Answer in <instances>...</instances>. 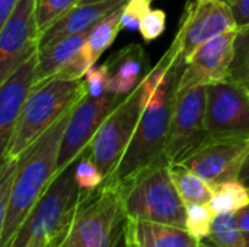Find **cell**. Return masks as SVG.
Wrapping results in <instances>:
<instances>
[{"mask_svg": "<svg viewBox=\"0 0 249 247\" xmlns=\"http://www.w3.org/2000/svg\"><path fill=\"white\" fill-rule=\"evenodd\" d=\"M71 111L73 108L18 156V175L12 201L6 217L0 221V247H9L29 213L58 173L61 140Z\"/></svg>", "mask_w": 249, "mask_h": 247, "instance_id": "1", "label": "cell"}, {"mask_svg": "<svg viewBox=\"0 0 249 247\" xmlns=\"http://www.w3.org/2000/svg\"><path fill=\"white\" fill-rule=\"evenodd\" d=\"M182 66L179 60L156 87L120 165L104 183L123 186L152 166L166 162L165 147Z\"/></svg>", "mask_w": 249, "mask_h": 247, "instance_id": "2", "label": "cell"}, {"mask_svg": "<svg viewBox=\"0 0 249 247\" xmlns=\"http://www.w3.org/2000/svg\"><path fill=\"white\" fill-rule=\"evenodd\" d=\"M77 160L58 172L9 247H58L70 231L83 192L74 178Z\"/></svg>", "mask_w": 249, "mask_h": 247, "instance_id": "3", "label": "cell"}, {"mask_svg": "<svg viewBox=\"0 0 249 247\" xmlns=\"http://www.w3.org/2000/svg\"><path fill=\"white\" fill-rule=\"evenodd\" d=\"M86 93L82 80H63L58 77L36 83L20 112L1 160L20 156L34 141L51 128Z\"/></svg>", "mask_w": 249, "mask_h": 247, "instance_id": "4", "label": "cell"}, {"mask_svg": "<svg viewBox=\"0 0 249 247\" xmlns=\"http://www.w3.org/2000/svg\"><path fill=\"white\" fill-rule=\"evenodd\" d=\"M118 188L125 220L152 221L185 229L187 207L172 181L168 162L152 166Z\"/></svg>", "mask_w": 249, "mask_h": 247, "instance_id": "5", "label": "cell"}, {"mask_svg": "<svg viewBox=\"0 0 249 247\" xmlns=\"http://www.w3.org/2000/svg\"><path fill=\"white\" fill-rule=\"evenodd\" d=\"M155 90L156 89L143 79V82L114 108L95 134L89 146V156L105 176V181L111 178L120 165Z\"/></svg>", "mask_w": 249, "mask_h": 247, "instance_id": "6", "label": "cell"}, {"mask_svg": "<svg viewBox=\"0 0 249 247\" xmlns=\"http://www.w3.org/2000/svg\"><path fill=\"white\" fill-rule=\"evenodd\" d=\"M124 223L120 188L104 183L93 192H83L71 229L82 247H115Z\"/></svg>", "mask_w": 249, "mask_h": 247, "instance_id": "7", "label": "cell"}, {"mask_svg": "<svg viewBox=\"0 0 249 247\" xmlns=\"http://www.w3.org/2000/svg\"><path fill=\"white\" fill-rule=\"evenodd\" d=\"M207 89L209 86H196L177 92L165 147L169 165L182 163L210 141L206 125Z\"/></svg>", "mask_w": 249, "mask_h": 247, "instance_id": "8", "label": "cell"}, {"mask_svg": "<svg viewBox=\"0 0 249 247\" xmlns=\"http://www.w3.org/2000/svg\"><path fill=\"white\" fill-rule=\"evenodd\" d=\"M124 98L125 96L117 95L114 92H107L99 98H93L88 93L82 96V99L73 106L61 140L58 172L77 160L89 148L102 122Z\"/></svg>", "mask_w": 249, "mask_h": 247, "instance_id": "9", "label": "cell"}, {"mask_svg": "<svg viewBox=\"0 0 249 247\" xmlns=\"http://www.w3.org/2000/svg\"><path fill=\"white\" fill-rule=\"evenodd\" d=\"M206 125L210 140L249 138V92L233 80L207 89Z\"/></svg>", "mask_w": 249, "mask_h": 247, "instance_id": "10", "label": "cell"}, {"mask_svg": "<svg viewBox=\"0 0 249 247\" xmlns=\"http://www.w3.org/2000/svg\"><path fill=\"white\" fill-rule=\"evenodd\" d=\"M232 29H238V26L229 3L225 0H190L172 42L178 47L184 64L200 45Z\"/></svg>", "mask_w": 249, "mask_h": 247, "instance_id": "11", "label": "cell"}, {"mask_svg": "<svg viewBox=\"0 0 249 247\" xmlns=\"http://www.w3.org/2000/svg\"><path fill=\"white\" fill-rule=\"evenodd\" d=\"M238 29L223 32L200 45L184 63L177 92L196 86H210L231 79Z\"/></svg>", "mask_w": 249, "mask_h": 247, "instance_id": "12", "label": "cell"}, {"mask_svg": "<svg viewBox=\"0 0 249 247\" xmlns=\"http://www.w3.org/2000/svg\"><path fill=\"white\" fill-rule=\"evenodd\" d=\"M0 28V82H3L38 52L41 33L35 16V0H19Z\"/></svg>", "mask_w": 249, "mask_h": 247, "instance_id": "13", "label": "cell"}, {"mask_svg": "<svg viewBox=\"0 0 249 247\" xmlns=\"http://www.w3.org/2000/svg\"><path fill=\"white\" fill-rule=\"evenodd\" d=\"M249 154V138L210 140L193 156L178 165H184L209 185L236 181Z\"/></svg>", "mask_w": 249, "mask_h": 247, "instance_id": "14", "label": "cell"}, {"mask_svg": "<svg viewBox=\"0 0 249 247\" xmlns=\"http://www.w3.org/2000/svg\"><path fill=\"white\" fill-rule=\"evenodd\" d=\"M38 52L20 64L12 74L0 82V144L6 151L23 105L35 86Z\"/></svg>", "mask_w": 249, "mask_h": 247, "instance_id": "15", "label": "cell"}, {"mask_svg": "<svg viewBox=\"0 0 249 247\" xmlns=\"http://www.w3.org/2000/svg\"><path fill=\"white\" fill-rule=\"evenodd\" d=\"M125 1L127 0H108L99 3L76 4L39 35L38 49L61 38L90 31L99 20H102L111 12L120 9Z\"/></svg>", "mask_w": 249, "mask_h": 247, "instance_id": "16", "label": "cell"}, {"mask_svg": "<svg viewBox=\"0 0 249 247\" xmlns=\"http://www.w3.org/2000/svg\"><path fill=\"white\" fill-rule=\"evenodd\" d=\"M125 247H198L185 229L152 221L125 220L123 230Z\"/></svg>", "mask_w": 249, "mask_h": 247, "instance_id": "17", "label": "cell"}, {"mask_svg": "<svg viewBox=\"0 0 249 247\" xmlns=\"http://www.w3.org/2000/svg\"><path fill=\"white\" fill-rule=\"evenodd\" d=\"M109 92L127 96L146 77L147 55L142 45L130 44L117 51L108 61Z\"/></svg>", "mask_w": 249, "mask_h": 247, "instance_id": "18", "label": "cell"}, {"mask_svg": "<svg viewBox=\"0 0 249 247\" xmlns=\"http://www.w3.org/2000/svg\"><path fill=\"white\" fill-rule=\"evenodd\" d=\"M89 32L90 31L70 35V36L61 38L44 48H39L35 84L54 77L58 73V70L85 47Z\"/></svg>", "mask_w": 249, "mask_h": 247, "instance_id": "19", "label": "cell"}, {"mask_svg": "<svg viewBox=\"0 0 249 247\" xmlns=\"http://www.w3.org/2000/svg\"><path fill=\"white\" fill-rule=\"evenodd\" d=\"M172 181L185 207L193 204H209L213 197V186L184 165H169Z\"/></svg>", "mask_w": 249, "mask_h": 247, "instance_id": "20", "label": "cell"}, {"mask_svg": "<svg viewBox=\"0 0 249 247\" xmlns=\"http://www.w3.org/2000/svg\"><path fill=\"white\" fill-rule=\"evenodd\" d=\"M123 6L120 9L111 12L102 20H99L89 32V36L83 47V51L86 52V55L89 57V60L93 66L101 58V55L114 44L117 35L121 31Z\"/></svg>", "mask_w": 249, "mask_h": 247, "instance_id": "21", "label": "cell"}, {"mask_svg": "<svg viewBox=\"0 0 249 247\" xmlns=\"http://www.w3.org/2000/svg\"><path fill=\"white\" fill-rule=\"evenodd\" d=\"M214 215L233 213L245 208L249 204V189L238 179L213 186V197L209 202Z\"/></svg>", "mask_w": 249, "mask_h": 247, "instance_id": "22", "label": "cell"}, {"mask_svg": "<svg viewBox=\"0 0 249 247\" xmlns=\"http://www.w3.org/2000/svg\"><path fill=\"white\" fill-rule=\"evenodd\" d=\"M209 240L214 247H247L245 233L241 230L236 214H217Z\"/></svg>", "mask_w": 249, "mask_h": 247, "instance_id": "23", "label": "cell"}, {"mask_svg": "<svg viewBox=\"0 0 249 247\" xmlns=\"http://www.w3.org/2000/svg\"><path fill=\"white\" fill-rule=\"evenodd\" d=\"M214 213L210 204H193L187 205L185 230L198 242H204L210 237Z\"/></svg>", "mask_w": 249, "mask_h": 247, "instance_id": "24", "label": "cell"}, {"mask_svg": "<svg viewBox=\"0 0 249 247\" xmlns=\"http://www.w3.org/2000/svg\"><path fill=\"white\" fill-rule=\"evenodd\" d=\"M80 0H35V16L39 33L54 25Z\"/></svg>", "mask_w": 249, "mask_h": 247, "instance_id": "25", "label": "cell"}, {"mask_svg": "<svg viewBox=\"0 0 249 247\" xmlns=\"http://www.w3.org/2000/svg\"><path fill=\"white\" fill-rule=\"evenodd\" d=\"M74 178H76L79 188L85 192H93L104 185L105 176L102 175L99 167L95 165V162L90 159L89 148L77 159Z\"/></svg>", "mask_w": 249, "mask_h": 247, "instance_id": "26", "label": "cell"}, {"mask_svg": "<svg viewBox=\"0 0 249 247\" xmlns=\"http://www.w3.org/2000/svg\"><path fill=\"white\" fill-rule=\"evenodd\" d=\"M18 175V157H9L6 160H1V170H0V221L6 217L12 195H13V188H15V181Z\"/></svg>", "mask_w": 249, "mask_h": 247, "instance_id": "27", "label": "cell"}, {"mask_svg": "<svg viewBox=\"0 0 249 247\" xmlns=\"http://www.w3.org/2000/svg\"><path fill=\"white\" fill-rule=\"evenodd\" d=\"M152 0H127L121 12V29L139 31L144 16L152 10Z\"/></svg>", "mask_w": 249, "mask_h": 247, "instance_id": "28", "label": "cell"}, {"mask_svg": "<svg viewBox=\"0 0 249 247\" xmlns=\"http://www.w3.org/2000/svg\"><path fill=\"white\" fill-rule=\"evenodd\" d=\"M83 82L86 84V93L93 98H99L109 92V68L107 63L102 66H92L85 74Z\"/></svg>", "mask_w": 249, "mask_h": 247, "instance_id": "29", "label": "cell"}, {"mask_svg": "<svg viewBox=\"0 0 249 247\" xmlns=\"http://www.w3.org/2000/svg\"><path fill=\"white\" fill-rule=\"evenodd\" d=\"M166 29V13L162 9H152L143 19L139 32L144 42L158 39Z\"/></svg>", "mask_w": 249, "mask_h": 247, "instance_id": "30", "label": "cell"}, {"mask_svg": "<svg viewBox=\"0 0 249 247\" xmlns=\"http://www.w3.org/2000/svg\"><path fill=\"white\" fill-rule=\"evenodd\" d=\"M92 66L93 64L90 63L89 57L86 55V52L82 48L71 60H69L58 70V73L54 77H58L63 80H82Z\"/></svg>", "mask_w": 249, "mask_h": 247, "instance_id": "31", "label": "cell"}, {"mask_svg": "<svg viewBox=\"0 0 249 247\" xmlns=\"http://www.w3.org/2000/svg\"><path fill=\"white\" fill-rule=\"evenodd\" d=\"M231 7L238 29L249 26V0H236Z\"/></svg>", "mask_w": 249, "mask_h": 247, "instance_id": "32", "label": "cell"}, {"mask_svg": "<svg viewBox=\"0 0 249 247\" xmlns=\"http://www.w3.org/2000/svg\"><path fill=\"white\" fill-rule=\"evenodd\" d=\"M18 1L19 0H0V25L6 22V19L10 16Z\"/></svg>", "mask_w": 249, "mask_h": 247, "instance_id": "33", "label": "cell"}, {"mask_svg": "<svg viewBox=\"0 0 249 247\" xmlns=\"http://www.w3.org/2000/svg\"><path fill=\"white\" fill-rule=\"evenodd\" d=\"M236 218H238L241 230L244 233H249V204L245 208H242L236 213Z\"/></svg>", "mask_w": 249, "mask_h": 247, "instance_id": "34", "label": "cell"}, {"mask_svg": "<svg viewBox=\"0 0 249 247\" xmlns=\"http://www.w3.org/2000/svg\"><path fill=\"white\" fill-rule=\"evenodd\" d=\"M73 227V226H71ZM58 247H82V245L79 243V240L76 239L74 233H73V229H70V231L67 233V236L64 237V240L60 243Z\"/></svg>", "mask_w": 249, "mask_h": 247, "instance_id": "35", "label": "cell"}, {"mask_svg": "<svg viewBox=\"0 0 249 247\" xmlns=\"http://www.w3.org/2000/svg\"><path fill=\"white\" fill-rule=\"evenodd\" d=\"M239 182H242L247 188L249 189V154L248 157L245 159L244 165H242V169L239 172V178H238Z\"/></svg>", "mask_w": 249, "mask_h": 247, "instance_id": "36", "label": "cell"}, {"mask_svg": "<svg viewBox=\"0 0 249 247\" xmlns=\"http://www.w3.org/2000/svg\"><path fill=\"white\" fill-rule=\"evenodd\" d=\"M236 83H239V84H242L247 90L249 92V66L247 67V70L244 71V74H242V77L236 82Z\"/></svg>", "mask_w": 249, "mask_h": 247, "instance_id": "37", "label": "cell"}, {"mask_svg": "<svg viewBox=\"0 0 249 247\" xmlns=\"http://www.w3.org/2000/svg\"><path fill=\"white\" fill-rule=\"evenodd\" d=\"M99 1H108V0H80L79 4H86V3H99Z\"/></svg>", "mask_w": 249, "mask_h": 247, "instance_id": "38", "label": "cell"}, {"mask_svg": "<svg viewBox=\"0 0 249 247\" xmlns=\"http://www.w3.org/2000/svg\"><path fill=\"white\" fill-rule=\"evenodd\" d=\"M198 247H214V246H213V245L210 246V245H206L204 242H200V245H198Z\"/></svg>", "mask_w": 249, "mask_h": 247, "instance_id": "39", "label": "cell"}, {"mask_svg": "<svg viewBox=\"0 0 249 247\" xmlns=\"http://www.w3.org/2000/svg\"><path fill=\"white\" fill-rule=\"evenodd\" d=\"M245 243H247V247H249V233H245Z\"/></svg>", "mask_w": 249, "mask_h": 247, "instance_id": "40", "label": "cell"}, {"mask_svg": "<svg viewBox=\"0 0 249 247\" xmlns=\"http://www.w3.org/2000/svg\"><path fill=\"white\" fill-rule=\"evenodd\" d=\"M225 1H226V3H229V4L232 6V4H233V3H235L236 0H225Z\"/></svg>", "mask_w": 249, "mask_h": 247, "instance_id": "41", "label": "cell"}, {"mask_svg": "<svg viewBox=\"0 0 249 247\" xmlns=\"http://www.w3.org/2000/svg\"><path fill=\"white\" fill-rule=\"evenodd\" d=\"M152 1H153V0H152Z\"/></svg>", "mask_w": 249, "mask_h": 247, "instance_id": "42", "label": "cell"}]
</instances>
